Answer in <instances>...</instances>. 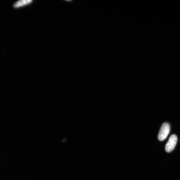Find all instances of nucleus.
I'll list each match as a JSON object with an SVG mask.
<instances>
[{
  "instance_id": "3",
  "label": "nucleus",
  "mask_w": 180,
  "mask_h": 180,
  "mask_svg": "<svg viewBox=\"0 0 180 180\" xmlns=\"http://www.w3.org/2000/svg\"><path fill=\"white\" fill-rule=\"evenodd\" d=\"M32 2V0H22L14 3L13 7L15 8H19L31 3Z\"/></svg>"
},
{
  "instance_id": "1",
  "label": "nucleus",
  "mask_w": 180,
  "mask_h": 180,
  "mask_svg": "<svg viewBox=\"0 0 180 180\" xmlns=\"http://www.w3.org/2000/svg\"><path fill=\"white\" fill-rule=\"evenodd\" d=\"M170 131V126L168 123H163L158 133V139L159 141H162L167 137Z\"/></svg>"
},
{
  "instance_id": "2",
  "label": "nucleus",
  "mask_w": 180,
  "mask_h": 180,
  "mask_svg": "<svg viewBox=\"0 0 180 180\" xmlns=\"http://www.w3.org/2000/svg\"><path fill=\"white\" fill-rule=\"evenodd\" d=\"M177 141V137L176 135H172L170 137L165 146V150L169 153L173 151L175 147Z\"/></svg>"
}]
</instances>
